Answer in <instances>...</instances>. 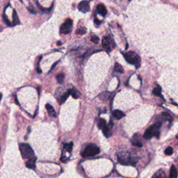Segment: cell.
<instances>
[{"mask_svg": "<svg viewBox=\"0 0 178 178\" xmlns=\"http://www.w3.org/2000/svg\"><path fill=\"white\" fill-rule=\"evenodd\" d=\"M177 177V168L174 165H172L170 171V177L171 178H175Z\"/></svg>", "mask_w": 178, "mask_h": 178, "instance_id": "ac0fdd59", "label": "cell"}, {"mask_svg": "<svg viewBox=\"0 0 178 178\" xmlns=\"http://www.w3.org/2000/svg\"><path fill=\"white\" fill-rule=\"evenodd\" d=\"M46 109H47V111H48V114H49V116H50V117H52V118H56V111H55V110H54V108H53L52 106H51V105L49 104H46Z\"/></svg>", "mask_w": 178, "mask_h": 178, "instance_id": "30bf717a", "label": "cell"}, {"mask_svg": "<svg viewBox=\"0 0 178 178\" xmlns=\"http://www.w3.org/2000/svg\"><path fill=\"white\" fill-rule=\"evenodd\" d=\"M105 124H106V120L103 118H100L99 120V121H98V127H99V128L102 129L103 127H104Z\"/></svg>", "mask_w": 178, "mask_h": 178, "instance_id": "cb8c5ba5", "label": "cell"}, {"mask_svg": "<svg viewBox=\"0 0 178 178\" xmlns=\"http://www.w3.org/2000/svg\"><path fill=\"white\" fill-rule=\"evenodd\" d=\"M123 56L127 63L132 65H134L137 68H139V67H140L141 59L137 53L130 51L127 53H124V54H123Z\"/></svg>", "mask_w": 178, "mask_h": 178, "instance_id": "3957f363", "label": "cell"}, {"mask_svg": "<svg viewBox=\"0 0 178 178\" xmlns=\"http://www.w3.org/2000/svg\"><path fill=\"white\" fill-rule=\"evenodd\" d=\"M116 46L114 39L110 35L104 36L102 39V47L107 51H111Z\"/></svg>", "mask_w": 178, "mask_h": 178, "instance_id": "8992f818", "label": "cell"}, {"mask_svg": "<svg viewBox=\"0 0 178 178\" xmlns=\"http://www.w3.org/2000/svg\"><path fill=\"white\" fill-rule=\"evenodd\" d=\"M20 24V20H19L18 16H17V13H16L15 10H13V26H15L17 25H19Z\"/></svg>", "mask_w": 178, "mask_h": 178, "instance_id": "2e32d148", "label": "cell"}, {"mask_svg": "<svg viewBox=\"0 0 178 178\" xmlns=\"http://www.w3.org/2000/svg\"><path fill=\"white\" fill-rule=\"evenodd\" d=\"M58 63H59V61H57V62H56V63H55V64H54V65H53V66H52V68H51V70H50V71H52V70H53V69H54V68L55 67V66H56V65H57V64H58Z\"/></svg>", "mask_w": 178, "mask_h": 178, "instance_id": "1f68e13d", "label": "cell"}, {"mask_svg": "<svg viewBox=\"0 0 178 178\" xmlns=\"http://www.w3.org/2000/svg\"><path fill=\"white\" fill-rule=\"evenodd\" d=\"M78 9L81 12L86 13H88L90 11V5L88 1H81L78 5Z\"/></svg>", "mask_w": 178, "mask_h": 178, "instance_id": "ba28073f", "label": "cell"}, {"mask_svg": "<svg viewBox=\"0 0 178 178\" xmlns=\"http://www.w3.org/2000/svg\"><path fill=\"white\" fill-rule=\"evenodd\" d=\"M68 91L70 93V95H72V98H74V99H77V98H79L81 95V93H79L77 89H75L74 88H71L70 90H68Z\"/></svg>", "mask_w": 178, "mask_h": 178, "instance_id": "9a60e30c", "label": "cell"}, {"mask_svg": "<svg viewBox=\"0 0 178 178\" xmlns=\"http://www.w3.org/2000/svg\"><path fill=\"white\" fill-rule=\"evenodd\" d=\"M112 115L114 117L116 118V119L120 120L124 116V114L122 111H120V110H114V111L112 112Z\"/></svg>", "mask_w": 178, "mask_h": 178, "instance_id": "4fadbf2b", "label": "cell"}, {"mask_svg": "<svg viewBox=\"0 0 178 178\" xmlns=\"http://www.w3.org/2000/svg\"><path fill=\"white\" fill-rule=\"evenodd\" d=\"M132 143L133 145L137 147H142L143 146V143H142V141L141 140L140 136L138 134H135L133 136L132 139Z\"/></svg>", "mask_w": 178, "mask_h": 178, "instance_id": "9c48e42d", "label": "cell"}, {"mask_svg": "<svg viewBox=\"0 0 178 178\" xmlns=\"http://www.w3.org/2000/svg\"><path fill=\"white\" fill-rule=\"evenodd\" d=\"M173 153V148L171 146L168 147V148L166 149V150H165V154L167 155H171Z\"/></svg>", "mask_w": 178, "mask_h": 178, "instance_id": "83f0119b", "label": "cell"}, {"mask_svg": "<svg viewBox=\"0 0 178 178\" xmlns=\"http://www.w3.org/2000/svg\"><path fill=\"white\" fill-rule=\"evenodd\" d=\"M110 129H111V127H110L109 125H107V124H105L104 127L102 128V130L103 134H104V135L106 137H107V138H109V137H110V136H111V134Z\"/></svg>", "mask_w": 178, "mask_h": 178, "instance_id": "5bb4252c", "label": "cell"}, {"mask_svg": "<svg viewBox=\"0 0 178 178\" xmlns=\"http://www.w3.org/2000/svg\"><path fill=\"white\" fill-rule=\"evenodd\" d=\"M1 98H2V95H1V93H0V100H1Z\"/></svg>", "mask_w": 178, "mask_h": 178, "instance_id": "d6a6232c", "label": "cell"}, {"mask_svg": "<svg viewBox=\"0 0 178 178\" xmlns=\"http://www.w3.org/2000/svg\"><path fill=\"white\" fill-rule=\"evenodd\" d=\"M160 116H161L160 118H161V119L164 120H171V116H170V115L168 114V113L163 112L161 115H160Z\"/></svg>", "mask_w": 178, "mask_h": 178, "instance_id": "d6986e66", "label": "cell"}, {"mask_svg": "<svg viewBox=\"0 0 178 178\" xmlns=\"http://www.w3.org/2000/svg\"><path fill=\"white\" fill-rule=\"evenodd\" d=\"M69 95H70L69 91L66 92V93H64V94L62 95V96H61V98H60L59 99V100H58V102H59V104H64L65 102H66V100H67L68 98Z\"/></svg>", "mask_w": 178, "mask_h": 178, "instance_id": "e0dca14e", "label": "cell"}, {"mask_svg": "<svg viewBox=\"0 0 178 178\" xmlns=\"http://www.w3.org/2000/svg\"><path fill=\"white\" fill-rule=\"evenodd\" d=\"M56 79H57V81L59 83L63 84V82H64V79H65L64 74H62V73L59 74L57 76H56Z\"/></svg>", "mask_w": 178, "mask_h": 178, "instance_id": "603a6c76", "label": "cell"}, {"mask_svg": "<svg viewBox=\"0 0 178 178\" xmlns=\"http://www.w3.org/2000/svg\"><path fill=\"white\" fill-rule=\"evenodd\" d=\"M154 177H166V175H165V173L164 172H163V171H159L158 173H157L155 175L153 176Z\"/></svg>", "mask_w": 178, "mask_h": 178, "instance_id": "484cf974", "label": "cell"}, {"mask_svg": "<svg viewBox=\"0 0 178 178\" xmlns=\"http://www.w3.org/2000/svg\"><path fill=\"white\" fill-rule=\"evenodd\" d=\"M21 155H22V158L25 159H30L35 158L34 152L33 149L30 146L29 144L27 143H20L19 145Z\"/></svg>", "mask_w": 178, "mask_h": 178, "instance_id": "7a4b0ae2", "label": "cell"}, {"mask_svg": "<svg viewBox=\"0 0 178 178\" xmlns=\"http://www.w3.org/2000/svg\"><path fill=\"white\" fill-rule=\"evenodd\" d=\"M161 127V122H158L155 123L153 125H151L150 127H149L148 129H146V131L144 133L143 137L144 139H146V140H149L153 137H155L157 138L159 137L160 134V128Z\"/></svg>", "mask_w": 178, "mask_h": 178, "instance_id": "6da1fadb", "label": "cell"}, {"mask_svg": "<svg viewBox=\"0 0 178 178\" xmlns=\"http://www.w3.org/2000/svg\"><path fill=\"white\" fill-rule=\"evenodd\" d=\"M118 161L120 163L123 165H132L134 166L137 163L138 159L136 157L123 155L122 156H118Z\"/></svg>", "mask_w": 178, "mask_h": 178, "instance_id": "5b68a950", "label": "cell"}, {"mask_svg": "<svg viewBox=\"0 0 178 178\" xmlns=\"http://www.w3.org/2000/svg\"><path fill=\"white\" fill-rule=\"evenodd\" d=\"M97 11L99 13L100 15H102V16H105L107 13V11H106V7L103 5V4H98L97 6Z\"/></svg>", "mask_w": 178, "mask_h": 178, "instance_id": "8fae6325", "label": "cell"}, {"mask_svg": "<svg viewBox=\"0 0 178 178\" xmlns=\"http://www.w3.org/2000/svg\"><path fill=\"white\" fill-rule=\"evenodd\" d=\"M115 70H116V72H120V73H123L124 72L123 68H122V66H121L119 64H116V65H115Z\"/></svg>", "mask_w": 178, "mask_h": 178, "instance_id": "44dd1931", "label": "cell"}, {"mask_svg": "<svg viewBox=\"0 0 178 178\" xmlns=\"http://www.w3.org/2000/svg\"><path fill=\"white\" fill-rule=\"evenodd\" d=\"M161 88H160V86L156 87V88H154L153 90V94L157 96H161Z\"/></svg>", "mask_w": 178, "mask_h": 178, "instance_id": "7402d4cb", "label": "cell"}, {"mask_svg": "<svg viewBox=\"0 0 178 178\" xmlns=\"http://www.w3.org/2000/svg\"><path fill=\"white\" fill-rule=\"evenodd\" d=\"M100 152V148L97 145H94V144H90L84 149L83 153H82V155L84 157H93L98 155Z\"/></svg>", "mask_w": 178, "mask_h": 178, "instance_id": "277c9868", "label": "cell"}, {"mask_svg": "<svg viewBox=\"0 0 178 178\" xmlns=\"http://www.w3.org/2000/svg\"><path fill=\"white\" fill-rule=\"evenodd\" d=\"M72 147H73V143H70L69 144H65L64 149L65 150L68 151V153H71L72 150Z\"/></svg>", "mask_w": 178, "mask_h": 178, "instance_id": "ffe728a7", "label": "cell"}, {"mask_svg": "<svg viewBox=\"0 0 178 178\" xmlns=\"http://www.w3.org/2000/svg\"><path fill=\"white\" fill-rule=\"evenodd\" d=\"M35 161H36V157L28 159L26 163V166L29 169H34L35 167Z\"/></svg>", "mask_w": 178, "mask_h": 178, "instance_id": "7c38bea8", "label": "cell"}, {"mask_svg": "<svg viewBox=\"0 0 178 178\" xmlns=\"http://www.w3.org/2000/svg\"><path fill=\"white\" fill-rule=\"evenodd\" d=\"M58 44H59V45H61V43H60V42H59V43H58Z\"/></svg>", "mask_w": 178, "mask_h": 178, "instance_id": "e575fe53", "label": "cell"}, {"mask_svg": "<svg viewBox=\"0 0 178 178\" xmlns=\"http://www.w3.org/2000/svg\"><path fill=\"white\" fill-rule=\"evenodd\" d=\"M76 33H77V34H80V35L85 34V33H86V29L85 28L82 27V28L78 29L77 30V31H76Z\"/></svg>", "mask_w": 178, "mask_h": 178, "instance_id": "4316f807", "label": "cell"}, {"mask_svg": "<svg viewBox=\"0 0 178 178\" xmlns=\"http://www.w3.org/2000/svg\"><path fill=\"white\" fill-rule=\"evenodd\" d=\"M2 30H3V28L1 27V26H0V31H1Z\"/></svg>", "mask_w": 178, "mask_h": 178, "instance_id": "836d02e7", "label": "cell"}, {"mask_svg": "<svg viewBox=\"0 0 178 178\" xmlns=\"http://www.w3.org/2000/svg\"><path fill=\"white\" fill-rule=\"evenodd\" d=\"M28 10H29V11L30 13H33V14L36 13V12H35V11L33 10V9H31V8H28Z\"/></svg>", "mask_w": 178, "mask_h": 178, "instance_id": "4dcf8cb0", "label": "cell"}, {"mask_svg": "<svg viewBox=\"0 0 178 178\" xmlns=\"http://www.w3.org/2000/svg\"><path fill=\"white\" fill-rule=\"evenodd\" d=\"M72 21L70 19H67L66 22L61 25L60 28V32L63 34H68L70 33L72 31Z\"/></svg>", "mask_w": 178, "mask_h": 178, "instance_id": "52a82bcc", "label": "cell"}, {"mask_svg": "<svg viewBox=\"0 0 178 178\" xmlns=\"http://www.w3.org/2000/svg\"><path fill=\"white\" fill-rule=\"evenodd\" d=\"M94 22H95V25H100V24H101V21H100L98 18H97V17H95V18Z\"/></svg>", "mask_w": 178, "mask_h": 178, "instance_id": "f546056e", "label": "cell"}, {"mask_svg": "<svg viewBox=\"0 0 178 178\" xmlns=\"http://www.w3.org/2000/svg\"><path fill=\"white\" fill-rule=\"evenodd\" d=\"M91 40H92V42H93V43H98V42H99L100 38H98V37L97 36V35H92Z\"/></svg>", "mask_w": 178, "mask_h": 178, "instance_id": "f1b7e54d", "label": "cell"}, {"mask_svg": "<svg viewBox=\"0 0 178 178\" xmlns=\"http://www.w3.org/2000/svg\"><path fill=\"white\" fill-rule=\"evenodd\" d=\"M3 20H4V22H5V23L8 26H9V27H13L12 24H11V22H10V21H9V18H8L7 16L5 15V13H4V15H3Z\"/></svg>", "mask_w": 178, "mask_h": 178, "instance_id": "d4e9b609", "label": "cell"}, {"mask_svg": "<svg viewBox=\"0 0 178 178\" xmlns=\"http://www.w3.org/2000/svg\"><path fill=\"white\" fill-rule=\"evenodd\" d=\"M20 1H22V0H20Z\"/></svg>", "mask_w": 178, "mask_h": 178, "instance_id": "d590c367", "label": "cell"}]
</instances>
